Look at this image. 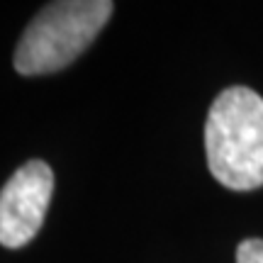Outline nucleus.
Listing matches in <instances>:
<instances>
[{"mask_svg":"<svg viewBox=\"0 0 263 263\" xmlns=\"http://www.w3.org/2000/svg\"><path fill=\"white\" fill-rule=\"evenodd\" d=\"M54 195V171L44 161H27L0 190V244L20 249L44 224Z\"/></svg>","mask_w":263,"mask_h":263,"instance_id":"obj_3","label":"nucleus"},{"mask_svg":"<svg viewBox=\"0 0 263 263\" xmlns=\"http://www.w3.org/2000/svg\"><path fill=\"white\" fill-rule=\"evenodd\" d=\"M110 0L49 3L27 25L15 49L20 76H47L76 61L112 17Z\"/></svg>","mask_w":263,"mask_h":263,"instance_id":"obj_2","label":"nucleus"},{"mask_svg":"<svg viewBox=\"0 0 263 263\" xmlns=\"http://www.w3.org/2000/svg\"><path fill=\"white\" fill-rule=\"evenodd\" d=\"M207 166L224 188L263 185V98L234 85L215 98L205 122Z\"/></svg>","mask_w":263,"mask_h":263,"instance_id":"obj_1","label":"nucleus"},{"mask_svg":"<svg viewBox=\"0 0 263 263\" xmlns=\"http://www.w3.org/2000/svg\"><path fill=\"white\" fill-rule=\"evenodd\" d=\"M236 263H263V239H246L236 249Z\"/></svg>","mask_w":263,"mask_h":263,"instance_id":"obj_4","label":"nucleus"}]
</instances>
